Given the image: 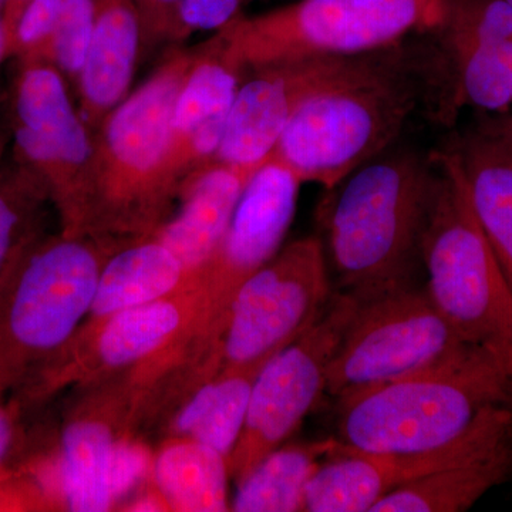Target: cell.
<instances>
[{"label":"cell","mask_w":512,"mask_h":512,"mask_svg":"<svg viewBox=\"0 0 512 512\" xmlns=\"http://www.w3.org/2000/svg\"><path fill=\"white\" fill-rule=\"evenodd\" d=\"M424 94L423 59L403 43L350 57L299 104L269 158L330 190L392 148Z\"/></svg>","instance_id":"1"},{"label":"cell","mask_w":512,"mask_h":512,"mask_svg":"<svg viewBox=\"0 0 512 512\" xmlns=\"http://www.w3.org/2000/svg\"><path fill=\"white\" fill-rule=\"evenodd\" d=\"M433 175L431 154L389 148L326 190L319 212L330 259L357 301L409 286Z\"/></svg>","instance_id":"2"},{"label":"cell","mask_w":512,"mask_h":512,"mask_svg":"<svg viewBox=\"0 0 512 512\" xmlns=\"http://www.w3.org/2000/svg\"><path fill=\"white\" fill-rule=\"evenodd\" d=\"M194 49L175 47L94 131L90 234L151 237L178 198L170 168L173 117Z\"/></svg>","instance_id":"3"},{"label":"cell","mask_w":512,"mask_h":512,"mask_svg":"<svg viewBox=\"0 0 512 512\" xmlns=\"http://www.w3.org/2000/svg\"><path fill=\"white\" fill-rule=\"evenodd\" d=\"M508 403L512 350L476 346L427 372L342 397L336 439L367 453H424L466 436Z\"/></svg>","instance_id":"4"},{"label":"cell","mask_w":512,"mask_h":512,"mask_svg":"<svg viewBox=\"0 0 512 512\" xmlns=\"http://www.w3.org/2000/svg\"><path fill=\"white\" fill-rule=\"evenodd\" d=\"M124 241L45 235L0 295V393L18 400L62 355L92 306L101 268Z\"/></svg>","instance_id":"5"},{"label":"cell","mask_w":512,"mask_h":512,"mask_svg":"<svg viewBox=\"0 0 512 512\" xmlns=\"http://www.w3.org/2000/svg\"><path fill=\"white\" fill-rule=\"evenodd\" d=\"M433 188L420 239L430 301L471 345L512 350V288L471 204L450 147L431 154Z\"/></svg>","instance_id":"6"},{"label":"cell","mask_w":512,"mask_h":512,"mask_svg":"<svg viewBox=\"0 0 512 512\" xmlns=\"http://www.w3.org/2000/svg\"><path fill=\"white\" fill-rule=\"evenodd\" d=\"M444 0H298L255 16L244 13L218 30L232 62L244 72L265 64L352 57L402 45L433 32Z\"/></svg>","instance_id":"7"},{"label":"cell","mask_w":512,"mask_h":512,"mask_svg":"<svg viewBox=\"0 0 512 512\" xmlns=\"http://www.w3.org/2000/svg\"><path fill=\"white\" fill-rule=\"evenodd\" d=\"M45 57L18 60L10 93L12 158L46 188L60 232L90 234L94 134L70 92Z\"/></svg>","instance_id":"8"},{"label":"cell","mask_w":512,"mask_h":512,"mask_svg":"<svg viewBox=\"0 0 512 512\" xmlns=\"http://www.w3.org/2000/svg\"><path fill=\"white\" fill-rule=\"evenodd\" d=\"M476 346L458 335L426 291L403 286L359 303L330 362L326 393L339 400L419 375Z\"/></svg>","instance_id":"9"},{"label":"cell","mask_w":512,"mask_h":512,"mask_svg":"<svg viewBox=\"0 0 512 512\" xmlns=\"http://www.w3.org/2000/svg\"><path fill=\"white\" fill-rule=\"evenodd\" d=\"M330 298L322 242L309 237L285 245L235 293L222 332L221 370L264 366L311 328Z\"/></svg>","instance_id":"10"},{"label":"cell","mask_w":512,"mask_h":512,"mask_svg":"<svg viewBox=\"0 0 512 512\" xmlns=\"http://www.w3.org/2000/svg\"><path fill=\"white\" fill-rule=\"evenodd\" d=\"M359 303L346 292L332 295L311 328L259 370L244 429L228 458L235 484L244 480L262 458L284 446L326 392L330 362Z\"/></svg>","instance_id":"11"},{"label":"cell","mask_w":512,"mask_h":512,"mask_svg":"<svg viewBox=\"0 0 512 512\" xmlns=\"http://www.w3.org/2000/svg\"><path fill=\"white\" fill-rule=\"evenodd\" d=\"M205 291L200 276L180 291L116 313L79 329L53 365L18 400L30 410L70 386L104 382L141 365L191 329L204 328Z\"/></svg>","instance_id":"12"},{"label":"cell","mask_w":512,"mask_h":512,"mask_svg":"<svg viewBox=\"0 0 512 512\" xmlns=\"http://www.w3.org/2000/svg\"><path fill=\"white\" fill-rule=\"evenodd\" d=\"M64 417L57 456L63 510L104 512L117 505L114 470L120 447L137 431V386L121 373L82 387Z\"/></svg>","instance_id":"13"},{"label":"cell","mask_w":512,"mask_h":512,"mask_svg":"<svg viewBox=\"0 0 512 512\" xmlns=\"http://www.w3.org/2000/svg\"><path fill=\"white\" fill-rule=\"evenodd\" d=\"M301 180L274 158L249 178L220 247L200 274L205 291V330L222 338L235 293L284 244L298 207Z\"/></svg>","instance_id":"14"},{"label":"cell","mask_w":512,"mask_h":512,"mask_svg":"<svg viewBox=\"0 0 512 512\" xmlns=\"http://www.w3.org/2000/svg\"><path fill=\"white\" fill-rule=\"evenodd\" d=\"M349 59L309 57L247 70L212 163L255 173L274 153L299 104L339 73Z\"/></svg>","instance_id":"15"},{"label":"cell","mask_w":512,"mask_h":512,"mask_svg":"<svg viewBox=\"0 0 512 512\" xmlns=\"http://www.w3.org/2000/svg\"><path fill=\"white\" fill-rule=\"evenodd\" d=\"M244 76L217 32L195 47L173 117L170 168L178 187L217 156Z\"/></svg>","instance_id":"16"},{"label":"cell","mask_w":512,"mask_h":512,"mask_svg":"<svg viewBox=\"0 0 512 512\" xmlns=\"http://www.w3.org/2000/svg\"><path fill=\"white\" fill-rule=\"evenodd\" d=\"M252 174L218 163L194 171L178 192L180 210L151 235L177 256L188 281L210 264Z\"/></svg>","instance_id":"17"},{"label":"cell","mask_w":512,"mask_h":512,"mask_svg":"<svg viewBox=\"0 0 512 512\" xmlns=\"http://www.w3.org/2000/svg\"><path fill=\"white\" fill-rule=\"evenodd\" d=\"M96 18L86 62L73 92L90 130L131 92L143 29L134 0H94Z\"/></svg>","instance_id":"18"},{"label":"cell","mask_w":512,"mask_h":512,"mask_svg":"<svg viewBox=\"0 0 512 512\" xmlns=\"http://www.w3.org/2000/svg\"><path fill=\"white\" fill-rule=\"evenodd\" d=\"M423 57L426 96L441 123L464 107L503 111L512 104V39L441 49Z\"/></svg>","instance_id":"19"},{"label":"cell","mask_w":512,"mask_h":512,"mask_svg":"<svg viewBox=\"0 0 512 512\" xmlns=\"http://www.w3.org/2000/svg\"><path fill=\"white\" fill-rule=\"evenodd\" d=\"M447 146L456 154L478 224L512 288V143L484 120Z\"/></svg>","instance_id":"20"},{"label":"cell","mask_w":512,"mask_h":512,"mask_svg":"<svg viewBox=\"0 0 512 512\" xmlns=\"http://www.w3.org/2000/svg\"><path fill=\"white\" fill-rule=\"evenodd\" d=\"M187 274L154 237L121 244L101 268L92 306L79 329H89L116 313L157 301L188 284Z\"/></svg>","instance_id":"21"},{"label":"cell","mask_w":512,"mask_h":512,"mask_svg":"<svg viewBox=\"0 0 512 512\" xmlns=\"http://www.w3.org/2000/svg\"><path fill=\"white\" fill-rule=\"evenodd\" d=\"M261 369H222L200 384L165 420V439H194L229 458L244 429L252 386Z\"/></svg>","instance_id":"22"},{"label":"cell","mask_w":512,"mask_h":512,"mask_svg":"<svg viewBox=\"0 0 512 512\" xmlns=\"http://www.w3.org/2000/svg\"><path fill=\"white\" fill-rule=\"evenodd\" d=\"M151 485L168 511H231L228 458L194 439H165L150 464Z\"/></svg>","instance_id":"23"},{"label":"cell","mask_w":512,"mask_h":512,"mask_svg":"<svg viewBox=\"0 0 512 512\" xmlns=\"http://www.w3.org/2000/svg\"><path fill=\"white\" fill-rule=\"evenodd\" d=\"M511 476L512 444L490 456L400 485L384 495L372 512L467 511Z\"/></svg>","instance_id":"24"},{"label":"cell","mask_w":512,"mask_h":512,"mask_svg":"<svg viewBox=\"0 0 512 512\" xmlns=\"http://www.w3.org/2000/svg\"><path fill=\"white\" fill-rule=\"evenodd\" d=\"M338 446V439H325L276 448L239 481L237 493L231 500V511H305L309 480L319 464Z\"/></svg>","instance_id":"25"},{"label":"cell","mask_w":512,"mask_h":512,"mask_svg":"<svg viewBox=\"0 0 512 512\" xmlns=\"http://www.w3.org/2000/svg\"><path fill=\"white\" fill-rule=\"evenodd\" d=\"M393 490L384 454L339 446L316 468L305 494L308 512H372Z\"/></svg>","instance_id":"26"},{"label":"cell","mask_w":512,"mask_h":512,"mask_svg":"<svg viewBox=\"0 0 512 512\" xmlns=\"http://www.w3.org/2000/svg\"><path fill=\"white\" fill-rule=\"evenodd\" d=\"M49 195L43 184L15 160L0 167V295L30 248L45 237Z\"/></svg>","instance_id":"27"},{"label":"cell","mask_w":512,"mask_h":512,"mask_svg":"<svg viewBox=\"0 0 512 512\" xmlns=\"http://www.w3.org/2000/svg\"><path fill=\"white\" fill-rule=\"evenodd\" d=\"M443 20L433 30L436 47L451 49L512 39V6L507 0H444Z\"/></svg>","instance_id":"28"},{"label":"cell","mask_w":512,"mask_h":512,"mask_svg":"<svg viewBox=\"0 0 512 512\" xmlns=\"http://www.w3.org/2000/svg\"><path fill=\"white\" fill-rule=\"evenodd\" d=\"M94 18V0H63L59 23L47 49L46 59L55 64L73 90L92 42Z\"/></svg>","instance_id":"29"},{"label":"cell","mask_w":512,"mask_h":512,"mask_svg":"<svg viewBox=\"0 0 512 512\" xmlns=\"http://www.w3.org/2000/svg\"><path fill=\"white\" fill-rule=\"evenodd\" d=\"M62 8L63 0H29L23 6L6 45L8 59H46Z\"/></svg>","instance_id":"30"},{"label":"cell","mask_w":512,"mask_h":512,"mask_svg":"<svg viewBox=\"0 0 512 512\" xmlns=\"http://www.w3.org/2000/svg\"><path fill=\"white\" fill-rule=\"evenodd\" d=\"M184 0H134L146 46H178L185 40Z\"/></svg>","instance_id":"31"},{"label":"cell","mask_w":512,"mask_h":512,"mask_svg":"<svg viewBox=\"0 0 512 512\" xmlns=\"http://www.w3.org/2000/svg\"><path fill=\"white\" fill-rule=\"evenodd\" d=\"M23 412L12 397L0 393V478L29 466L20 463L26 446Z\"/></svg>","instance_id":"32"},{"label":"cell","mask_w":512,"mask_h":512,"mask_svg":"<svg viewBox=\"0 0 512 512\" xmlns=\"http://www.w3.org/2000/svg\"><path fill=\"white\" fill-rule=\"evenodd\" d=\"M244 0H184L185 39L192 33L218 32L242 15Z\"/></svg>","instance_id":"33"},{"label":"cell","mask_w":512,"mask_h":512,"mask_svg":"<svg viewBox=\"0 0 512 512\" xmlns=\"http://www.w3.org/2000/svg\"><path fill=\"white\" fill-rule=\"evenodd\" d=\"M28 2L29 0H5V5H3L0 15H2L3 33H5L6 45H8L9 37L12 35L16 20H18L23 6Z\"/></svg>","instance_id":"34"},{"label":"cell","mask_w":512,"mask_h":512,"mask_svg":"<svg viewBox=\"0 0 512 512\" xmlns=\"http://www.w3.org/2000/svg\"><path fill=\"white\" fill-rule=\"evenodd\" d=\"M488 124L494 128L497 133L507 138L512 143V114L510 116L498 117V119H487Z\"/></svg>","instance_id":"35"},{"label":"cell","mask_w":512,"mask_h":512,"mask_svg":"<svg viewBox=\"0 0 512 512\" xmlns=\"http://www.w3.org/2000/svg\"><path fill=\"white\" fill-rule=\"evenodd\" d=\"M9 144L8 134L0 127V167L6 163V150H8Z\"/></svg>","instance_id":"36"},{"label":"cell","mask_w":512,"mask_h":512,"mask_svg":"<svg viewBox=\"0 0 512 512\" xmlns=\"http://www.w3.org/2000/svg\"><path fill=\"white\" fill-rule=\"evenodd\" d=\"M5 60H8V53H6L5 33H3L2 15H0V66Z\"/></svg>","instance_id":"37"},{"label":"cell","mask_w":512,"mask_h":512,"mask_svg":"<svg viewBox=\"0 0 512 512\" xmlns=\"http://www.w3.org/2000/svg\"><path fill=\"white\" fill-rule=\"evenodd\" d=\"M3 5H5V0H0V12H2Z\"/></svg>","instance_id":"38"},{"label":"cell","mask_w":512,"mask_h":512,"mask_svg":"<svg viewBox=\"0 0 512 512\" xmlns=\"http://www.w3.org/2000/svg\"><path fill=\"white\" fill-rule=\"evenodd\" d=\"M249 2H252V0H244L245 5H247Z\"/></svg>","instance_id":"39"},{"label":"cell","mask_w":512,"mask_h":512,"mask_svg":"<svg viewBox=\"0 0 512 512\" xmlns=\"http://www.w3.org/2000/svg\"><path fill=\"white\" fill-rule=\"evenodd\" d=\"M507 2L512 6V0H507Z\"/></svg>","instance_id":"40"}]
</instances>
